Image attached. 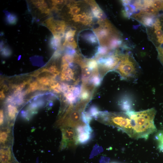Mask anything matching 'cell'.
<instances>
[{
  "mask_svg": "<svg viewBox=\"0 0 163 163\" xmlns=\"http://www.w3.org/2000/svg\"><path fill=\"white\" fill-rule=\"evenodd\" d=\"M154 29L155 30H160L161 29V26L160 25V22L158 19H157L154 24Z\"/></svg>",
  "mask_w": 163,
  "mask_h": 163,
  "instance_id": "d590c367",
  "label": "cell"
},
{
  "mask_svg": "<svg viewBox=\"0 0 163 163\" xmlns=\"http://www.w3.org/2000/svg\"><path fill=\"white\" fill-rule=\"evenodd\" d=\"M39 84L37 81H34L30 84L29 87L26 90L27 94L38 90Z\"/></svg>",
  "mask_w": 163,
  "mask_h": 163,
  "instance_id": "d4e9b609",
  "label": "cell"
},
{
  "mask_svg": "<svg viewBox=\"0 0 163 163\" xmlns=\"http://www.w3.org/2000/svg\"><path fill=\"white\" fill-rule=\"evenodd\" d=\"M92 119V117L88 112H84L82 113V120L85 124L89 125Z\"/></svg>",
  "mask_w": 163,
  "mask_h": 163,
  "instance_id": "7402d4cb",
  "label": "cell"
},
{
  "mask_svg": "<svg viewBox=\"0 0 163 163\" xmlns=\"http://www.w3.org/2000/svg\"><path fill=\"white\" fill-rule=\"evenodd\" d=\"M76 30L75 29H70L67 30L65 35V40L63 46L69 47L74 49L77 47V44L74 38Z\"/></svg>",
  "mask_w": 163,
  "mask_h": 163,
  "instance_id": "ba28073f",
  "label": "cell"
},
{
  "mask_svg": "<svg viewBox=\"0 0 163 163\" xmlns=\"http://www.w3.org/2000/svg\"><path fill=\"white\" fill-rule=\"evenodd\" d=\"M81 31L78 37V43L80 50L87 49L88 47H93L98 50L99 46L98 40L93 30L86 29Z\"/></svg>",
  "mask_w": 163,
  "mask_h": 163,
  "instance_id": "3957f363",
  "label": "cell"
},
{
  "mask_svg": "<svg viewBox=\"0 0 163 163\" xmlns=\"http://www.w3.org/2000/svg\"><path fill=\"white\" fill-rule=\"evenodd\" d=\"M152 5L157 10L160 9L163 7V2L160 1H155L152 2Z\"/></svg>",
  "mask_w": 163,
  "mask_h": 163,
  "instance_id": "d6a6232c",
  "label": "cell"
},
{
  "mask_svg": "<svg viewBox=\"0 0 163 163\" xmlns=\"http://www.w3.org/2000/svg\"><path fill=\"white\" fill-rule=\"evenodd\" d=\"M7 110L8 118L11 120H13L18 112L17 108L12 104H9L7 106Z\"/></svg>",
  "mask_w": 163,
  "mask_h": 163,
  "instance_id": "d6986e66",
  "label": "cell"
},
{
  "mask_svg": "<svg viewBox=\"0 0 163 163\" xmlns=\"http://www.w3.org/2000/svg\"><path fill=\"white\" fill-rule=\"evenodd\" d=\"M0 49L1 55L4 57H8L11 54V50L8 46H3Z\"/></svg>",
  "mask_w": 163,
  "mask_h": 163,
  "instance_id": "484cf974",
  "label": "cell"
},
{
  "mask_svg": "<svg viewBox=\"0 0 163 163\" xmlns=\"http://www.w3.org/2000/svg\"><path fill=\"white\" fill-rule=\"evenodd\" d=\"M50 90V88L46 87V86L42 85H39L38 90L41 91H46Z\"/></svg>",
  "mask_w": 163,
  "mask_h": 163,
  "instance_id": "f35d334b",
  "label": "cell"
},
{
  "mask_svg": "<svg viewBox=\"0 0 163 163\" xmlns=\"http://www.w3.org/2000/svg\"><path fill=\"white\" fill-rule=\"evenodd\" d=\"M44 24L51 32L53 36L60 38L65 36L67 24L64 21L56 20L50 17L44 22Z\"/></svg>",
  "mask_w": 163,
  "mask_h": 163,
  "instance_id": "5b68a950",
  "label": "cell"
},
{
  "mask_svg": "<svg viewBox=\"0 0 163 163\" xmlns=\"http://www.w3.org/2000/svg\"><path fill=\"white\" fill-rule=\"evenodd\" d=\"M73 65V63L70 64H62L60 75L62 81H70L73 79L74 72L71 68Z\"/></svg>",
  "mask_w": 163,
  "mask_h": 163,
  "instance_id": "52a82bcc",
  "label": "cell"
},
{
  "mask_svg": "<svg viewBox=\"0 0 163 163\" xmlns=\"http://www.w3.org/2000/svg\"><path fill=\"white\" fill-rule=\"evenodd\" d=\"M84 129L85 132L89 133H91L93 130L89 125H85L84 126Z\"/></svg>",
  "mask_w": 163,
  "mask_h": 163,
  "instance_id": "74e56055",
  "label": "cell"
},
{
  "mask_svg": "<svg viewBox=\"0 0 163 163\" xmlns=\"http://www.w3.org/2000/svg\"><path fill=\"white\" fill-rule=\"evenodd\" d=\"M4 113L3 110H1L0 111V124L2 125L4 123Z\"/></svg>",
  "mask_w": 163,
  "mask_h": 163,
  "instance_id": "ab89813d",
  "label": "cell"
},
{
  "mask_svg": "<svg viewBox=\"0 0 163 163\" xmlns=\"http://www.w3.org/2000/svg\"><path fill=\"white\" fill-rule=\"evenodd\" d=\"M63 47L57 49L54 52L52 56V59L54 60L58 59L61 56Z\"/></svg>",
  "mask_w": 163,
  "mask_h": 163,
  "instance_id": "1f68e13d",
  "label": "cell"
},
{
  "mask_svg": "<svg viewBox=\"0 0 163 163\" xmlns=\"http://www.w3.org/2000/svg\"><path fill=\"white\" fill-rule=\"evenodd\" d=\"M32 4L37 8L42 14H49L50 10L47 4L44 0H33L31 1Z\"/></svg>",
  "mask_w": 163,
  "mask_h": 163,
  "instance_id": "8fae6325",
  "label": "cell"
},
{
  "mask_svg": "<svg viewBox=\"0 0 163 163\" xmlns=\"http://www.w3.org/2000/svg\"><path fill=\"white\" fill-rule=\"evenodd\" d=\"M86 64L89 68L91 71H96L97 69L98 63L95 59H91L88 61Z\"/></svg>",
  "mask_w": 163,
  "mask_h": 163,
  "instance_id": "cb8c5ba5",
  "label": "cell"
},
{
  "mask_svg": "<svg viewBox=\"0 0 163 163\" xmlns=\"http://www.w3.org/2000/svg\"><path fill=\"white\" fill-rule=\"evenodd\" d=\"M100 112L98 108L95 105L91 106L88 110L89 114L96 119H97Z\"/></svg>",
  "mask_w": 163,
  "mask_h": 163,
  "instance_id": "603a6c76",
  "label": "cell"
},
{
  "mask_svg": "<svg viewBox=\"0 0 163 163\" xmlns=\"http://www.w3.org/2000/svg\"><path fill=\"white\" fill-rule=\"evenodd\" d=\"M11 151L10 148L2 149L0 150L1 163H11Z\"/></svg>",
  "mask_w": 163,
  "mask_h": 163,
  "instance_id": "7c38bea8",
  "label": "cell"
},
{
  "mask_svg": "<svg viewBox=\"0 0 163 163\" xmlns=\"http://www.w3.org/2000/svg\"><path fill=\"white\" fill-rule=\"evenodd\" d=\"M31 81V79L24 81L19 85L12 84L10 86L12 89H14V93H17L21 92V90L25 87L26 85L29 84Z\"/></svg>",
  "mask_w": 163,
  "mask_h": 163,
  "instance_id": "ffe728a7",
  "label": "cell"
},
{
  "mask_svg": "<svg viewBox=\"0 0 163 163\" xmlns=\"http://www.w3.org/2000/svg\"><path fill=\"white\" fill-rule=\"evenodd\" d=\"M91 133L84 132L77 135L78 143L82 144H86L91 140Z\"/></svg>",
  "mask_w": 163,
  "mask_h": 163,
  "instance_id": "5bb4252c",
  "label": "cell"
},
{
  "mask_svg": "<svg viewBox=\"0 0 163 163\" xmlns=\"http://www.w3.org/2000/svg\"><path fill=\"white\" fill-rule=\"evenodd\" d=\"M116 71L119 74L122 79L126 81L135 80L139 74L136 63L128 54L120 56Z\"/></svg>",
  "mask_w": 163,
  "mask_h": 163,
  "instance_id": "7a4b0ae2",
  "label": "cell"
},
{
  "mask_svg": "<svg viewBox=\"0 0 163 163\" xmlns=\"http://www.w3.org/2000/svg\"><path fill=\"white\" fill-rule=\"evenodd\" d=\"M62 132V140L60 146L61 149L70 147H74L78 144L77 135L75 128L70 127H61Z\"/></svg>",
  "mask_w": 163,
  "mask_h": 163,
  "instance_id": "277c9868",
  "label": "cell"
},
{
  "mask_svg": "<svg viewBox=\"0 0 163 163\" xmlns=\"http://www.w3.org/2000/svg\"><path fill=\"white\" fill-rule=\"evenodd\" d=\"M120 56L117 54L110 55L100 57L97 61L98 64L107 70L116 68L120 59Z\"/></svg>",
  "mask_w": 163,
  "mask_h": 163,
  "instance_id": "8992f818",
  "label": "cell"
},
{
  "mask_svg": "<svg viewBox=\"0 0 163 163\" xmlns=\"http://www.w3.org/2000/svg\"><path fill=\"white\" fill-rule=\"evenodd\" d=\"M40 73V70H37L34 72L32 74H31L30 75L32 77H36Z\"/></svg>",
  "mask_w": 163,
  "mask_h": 163,
  "instance_id": "60d3db41",
  "label": "cell"
},
{
  "mask_svg": "<svg viewBox=\"0 0 163 163\" xmlns=\"http://www.w3.org/2000/svg\"><path fill=\"white\" fill-rule=\"evenodd\" d=\"M8 133L5 131H1L0 134V140L1 143H5L8 140Z\"/></svg>",
  "mask_w": 163,
  "mask_h": 163,
  "instance_id": "4dcf8cb0",
  "label": "cell"
},
{
  "mask_svg": "<svg viewBox=\"0 0 163 163\" xmlns=\"http://www.w3.org/2000/svg\"><path fill=\"white\" fill-rule=\"evenodd\" d=\"M81 93V97L82 100H85L88 99L90 97V93L88 91L84 90Z\"/></svg>",
  "mask_w": 163,
  "mask_h": 163,
  "instance_id": "e575fe53",
  "label": "cell"
},
{
  "mask_svg": "<svg viewBox=\"0 0 163 163\" xmlns=\"http://www.w3.org/2000/svg\"><path fill=\"white\" fill-rule=\"evenodd\" d=\"M18 20L17 16L14 14L9 13L6 15V22L9 25H15L17 22Z\"/></svg>",
  "mask_w": 163,
  "mask_h": 163,
  "instance_id": "44dd1931",
  "label": "cell"
},
{
  "mask_svg": "<svg viewBox=\"0 0 163 163\" xmlns=\"http://www.w3.org/2000/svg\"><path fill=\"white\" fill-rule=\"evenodd\" d=\"M118 105L120 109L125 112L133 110V103L130 97L125 95L119 101Z\"/></svg>",
  "mask_w": 163,
  "mask_h": 163,
  "instance_id": "30bf717a",
  "label": "cell"
},
{
  "mask_svg": "<svg viewBox=\"0 0 163 163\" xmlns=\"http://www.w3.org/2000/svg\"><path fill=\"white\" fill-rule=\"evenodd\" d=\"M81 66L82 67V78L84 80L86 81L91 75V71L89 69L85 62L82 63Z\"/></svg>",
  "mask_w": 163,
  "mask_h": 163,
  "instance_id": "ac0fdd59",
  "label": "cell"
},
{
  "mask_svg": "<svg viewBox=\"0 0 163 163\" xmlns=\"http://www.w3.org/2000/svg\"><path fill=\"white\" fill-rule=\"evenodd\" d=\"M117 163L115 162H112V163Z\"/></svg>",
  "mask_w": 163,
  "mask_h": 163,
  "instance_id": "7bdbcfd3",
  "label": "cell"
},
{
  "mask_svg": "<svg viewBox=\"0 0 163 163\" xmlns=\"http://www.w3.org/2000/svg\"><path fill=\"white\" fill-rule=\"evenodd\" d=\"M142 21L145 25L149 26L154 25L155 23L153 18L149 16L143 17Z\"/></svg>",
  "mask_w": 163,
  "mask_h": 163,
  "instance_id": "4316f807",
  "label": "cell"
},
{
  "mask_svg": "<svg viewBox=\"0 0 163 163\" xmlns=\"http://www.w3.org/2000/svg\"><path fill=\"white\" fill-rule=\"evenodd\" d=\"M61 39L58 37L53 36L50 40V47L53 49L57 50L62 47L61 45Z\"/></svg>",
  "mask_w": 163,
  "mask_h": 163,
  "instance_id": "9a60e30c",
  "label": "cell"
},
{
  "mask_svg": "<svg viewBox=\"0 0 163 163\" xmlns=\"http://www.w3.org/2000/svg\"><path fill=\"white\" fill-rule=\"evenodd\" d=\"M64 95L67 102L70 104L75 103L78 99V98L74 94L72 88H70L69 90L67 92L64 94Z\"/></svg>",
  "mask_w": 163,
  "mask_h": 163,
  "instance_id": "2e32d148",
  "label": "cell"
},
{
  "mask_svg": "<svg viewBox=\"0 0 163 163\" xmlns=\"http://www.w3.org/2000/svg\"><path fill=\"white\" fill-rule=\"evenodd\" d=\"M40 70L41 73L48 72L52 74L55 77L58 75L60 73L57 66L54 64L51 65L47 68H43L41 69H40Z\"/></svg>",
  "mask_w": 163,
  "mask_h": 163,
  "instance_id": "e0dca14e",
  "label": "cell"
},
{
  "mask_svg": "<svg viewBox=\"0 0 163 163\" xmlns=\"http://www.w3.org/2000/svg\"><path fill=\"white\" fill-rule=\"evenodd\" d=\"M49 88L56 93H59L62 92L61 85L58 82L50 86Z\"/></svg>",
  "mask_w": 163,
  "mask_h": 163,
  "instance_id": "f1b7e54d",
  "label": "cell"
},
{
  "mask_svg": "<svg viewBox=\"0 0 163 163\" xmlns=\"http://www.w3.org/2000/svg\"><path fill=\"white\" fill-rule=\"evenodd\" d=\"M5 97V95L4 92V90H2L0 92V97L1 100H3Z\"/></svg>",
  "mask_w": 163,
  "mask_h": 163,
  "instance_id": "b9f144b4",
  "label": "cell"
},
{
  "mask_svg": "<svg viewBox=\"0 0 163 163\" xmlns=\"http://www.w3.org/2000/svg\"><path fill=\"white\" fill-rule=\"evenodd\" d=\"M155 33L157 36L158 39L163 38V33L161 29L155 30Z\"/></svg>",
  "mask_w": 163,
  "mask_h": 163,
  "instance_id": "8d00e7d4",
  "label": "cell"
},
{
  "mask_svg": "<svg viewBox=\"0 0 163 163\" xmlns=\"http://www.w3.org/2000/svg\"><path fill=\"white\" fill-rule=\"evenodd\" d=\"M155 139L158 143V145H163V130L158 131L155 135Z\"/></svg>",
  "mask_w": 163,
  "mask_h": 163,
  "instance_id": "83f0119b",
  "label": "cell"
},
{
  "mask_svg": "<svg viewBox=\"0 0 163 163\" xmlns=\"http://www.w3.org/2000/svg\"><path fill=\"white\" fill-rule=\"evenodd\" d=\"M37 81L40 85L49 86L53 85L56 82L54 79L50 78L49 76L38 77L37 79Z\"/></svg>",
  "mask_w": 163,
  "mask_h": 163,
  "instance_id": "4fadbf2b",
  "label": "cell"
},
{
  "mask_svg": "<svg viewBox=\"0 0 163 163\" xmlns=\"http://www.w3.org/2000/svg\"><path fill=\"white\" fill-rule=\"evenodd\" d=\"M101 79L100 76L96 75H94L92 77L91 79V82L96 86L100 85L101 83Z\"/></svg>",
  "mask_w": 163,
  "mask_h": 163,
  "instance_id": "f546056e",
  "label": "cell"
},
{
  "mask_svg": "<svg viewBox=\"0 0 163 163\" xmlns=\"http://www.w3.org/2000/svg\"><path fill=\"white\" fill-rule=\"evenodd\" d=\"M157 10L153 6L150 5L146 6L144 9L145 11L147 13L150 14L154 13Z\"/></svg>",
  "mask_w": 163,
  "mask_h": 163,
  "instance_id": "836d02e7",
  "label": "cell"
},
{
  "mask_svg": "<svg viewBox=\"0 0 163 163\" xmlns=\"http://www.w3.org/2000/svg\"><path fill=\"white\" fill-rule=\"evenodd\" d=\"M66 5L69 21L74 29H86L93 27L96 18L86 1H70Z\"/></svg>",
  "mask_w": 163,
  "mask_h": 163,
  "instance_id": "6da1fadb",
  "label": "cell"
},
{
  "mask_svg": "<svg viewBox=\"0 0 163 163\" xmlns=\"http://www.w3.org/2000/svg\"><path fill=\"white\" fill-rule=\"evenodd\" d=\"M86 2L90 6L94 17L97 19L98 21H102L106 20L104 14L95 1H88Z\"/></svg>",
  "mask_w": 163,
  "mask_h": 163,
  "instance_id": "9c48e42d",
  "label": "cell"
}]
</instances>
